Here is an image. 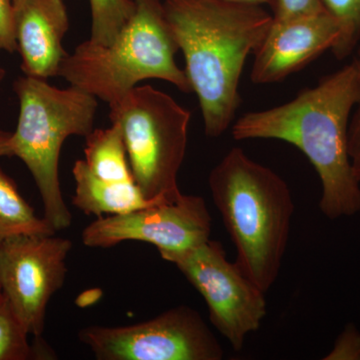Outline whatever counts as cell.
<instances>
[{"label": "cell", "instance_id": "obj_26", "mask_svg": "<svg viewBox=\"0 0 360 360\" xmlns=\"http://www.w3.org/2000/svg\"><path fill=\"white\" fill-rule=\"evenodd\" d=\"M1 296H2L1 290H0V297H1Z\"/></svg>", "mask_w": 360, "mask_h": 360}, {"label": "cell", "instance_id": "obj_21", "mask_svg": "<svg viewBox=\"0 0 360 360\" xmlns=\"http://www.w3.org/2000/svg\"><path fill=\"white\" fill-rule=\"evenodd\" d=\"M15 0H0V51H18L14 25Z\"/></svg>", "mask_w": 360, "mask_h": 360}, {"label": "cell", "instance_id": "obj_13", "mask_svg": "<svg viewBox=\"0 0 360 360\" xmlns=\"http://www.w3.org/2000/svg\"><path fill=\"white\" fill-rule=\"evenodd\" d=\"M75 194L72 203L84 214L103 217L104 214H124L161 203L167 198H146L135 181L112 182L99 179L84 160L75 161L72 168Z\"/></svg>", "mask_w": 360, "mask_h": 360}, {"label": "cell", "instance_id": "obj_17", "mask_svg": "<svg viewBox=\"0 0 360 360\" xmlns=\"http://www.w3.org/2000/svg\"><path fill=\"white\" fill-rule=\"evenodd\" d=\"M91 37L97 44H110L134 14V0H89Z\"/></svg>", "mask_w": 360, "mask_h": 360}, {"label": "cell", "instance_id": "obj_23", "mask_svg": "<svg viewBox=\"0 0 360 360\" xmlns=\"http://www.w3.org/2000/svg\"><path fill=\"white\" fill-rule=\"evenodd\" d=\"M11 132L0 129V158L11 156V153H9V139H11Z\"/></svg>", "mask_w": 360, "mask_h": 360}, {"label": "cell", "instance_id": "obj_16", "mask_svg": "<svg viewBox=\"0 0 360 360\" xmlns=\"http://www.w3.org/2000/svg\"><path fill=\"white\" fill-rule=\"evenodd\" d=\"M28 333L4 295L0 297V360L49 359L53 352L41 342L30 345Z\"/></svg>", "mask_w": 360, "mask_h": 360}, {"label": "cell", "instance_id": "obj_6", "mask_svg": "<svg viewBox=\"0 0 360 360\" xmlns=\"http://www.w3.org/2000/svg\"><path fill=\"white\" fill-rule=\"evenodd\" d=\"M112 124L122 130L135 184L149 198L174 201L187 148L191 113L150 85L135 86L110 104Z\"/></svg>", "mask_w": 360, "mask_h": 360}, {"label": "cell", "instance_id": "obj_8", "mask_svg": "<svg viewBox=\"0 0 360 360\" xmlns=\"http://www.w3.org/2000/svg\"><path fill=\"white\" fill-rule=\"evenodd\" d=\"M205 298L212 326L236 352L262 326L267 314L264 291L229 262L219 241H206L193 250L167 255Z\"/></svg>", "mask_w": 360, "mask_h": 360}, {"label": "cell", "instance_id": "obj_7", "mask_svg": "<svg viewBox=\"0 0 360 360\" xmlns=\"http://www.w3.org/2000/svg\"><path fill=\"white\" fill-rule=\"evenodd\" d=\"M78 338L98 360H221L219 341L195 309L172 307L124 326H92Z\"/></svg>", "mask_w": 360, "mask_h": 360}, {"label": "cell", "instance_id": "obj_9", "mask_svg": "<svg viewBox=\"0 0 360 360\" xmlns=\"http://www.w3.org/2000/svg\"><path fill=\"white\" fill-rule=\"evenodd\" d=\"M72 248L56 234H20L0 243V290L28 335L44 333L47 305L65 284Z\"/></svg>", "mask_w": 360, "mask_h": 360}, {"label": "cell", "instance_id": "obj_14", "mask_svg": "<svg viewBox=\"0 0 360 360\" xmlns=\"http://www.w3.org/2000/svg\"><path fill=\"white\" fill-rule=\"evenodd\" d=\"M85 139L84 160L96 176L112 182L134 181L122 130L117 125L94 129Z\"/></svg>", "mask_w": 360, "mask_h": 360}, {"label": "cell", "instance_id": "obj_5", "mask_svg": "<svg viewBox=\"0 0 360 360\" xmlns=\"http://www.w3.org/2000/svg\"><path fill=\"white\" fill-rule=\"evenodd\" d=\"M13 89L20 116L9 153L32 174L44 202V219L54 231H63L70 226L72 215L59 184L61 148L68 137H86L94 129L97 98L72 85L61 89L26 75L14 82Z\"/></svg>", "mask_w": 360, "mask_h": 360}, {"label": "cell", "instance_id": "obj_19", "mask_svg": "<svg viewBox=\"0 0 360 360\" xmlns=\"http://www.w3.org/2000/svg\"><path fill=\"white\" fill-rule=\"evenodd\" d=\"M355 51H356V56L352 61L356 66L357 73H359V98L352 112L349 127H348V155H349L355 179L360 182V44Z\"/></svg>", "mask_w": 360, "mask_h": 360}, {"label": "cell", "instance_id": "obj_12", "mask_svg": "<svg viewBox=\"0 0 360 360\" xmlns=\"http://www.w3.org/2000/svg\"><path fill=\"white\" fill-rule=\"evenodd\" d=\"M14 25L21 70L26 77H58L68 53L63 46L70 28L63 0H15Z\"/></svg>", "mask_w": 360, "mask_h": 360}, {"label": "cell", "instance_id": "obj_25", "mask_svg": "<svg viewBox=\"0 0 360 360\" xmlns=\"http://www.w3.org/2000/svg\"><path fill=\"white\" fill-rule=\"evenodd\" d=\"M6 77V70L4 68H0V84H1L2 79Z\"/></svg>", "mask_w": 360, "mask_h": 360}, {"label": "cell", "instance_id": "obj_18", "mask_svg": "<svg viewBox=\"0 0 360 360\" xmlns=\"http://www.w3.org/2000/svg\"><path fill=\"white\" fill-rule=\"evenodd\" d=\"M323 4L340 25V37L331 51L342 60L360 44V0H323Z\"/></svg>", "mask_w": 360, "mask_h": 360}, {"label": "cell", "instance_id": "obj_15", "mask_svg": "<svg viewBox=\"0 0 360 360\" xmlns=\"http://www.w3.org/2000/svg\"><path fill=\"white\" fill-rule=\"evenodd\" d=\"M51 225L37 217L18 186L0 168V243L20 234H56Z\"/></svg>", "mask_w": 360, "mask_h": 360}, {"label": "cell", "instance_id": "obj_22", "mask_svg": "<svg viewBox=\"0 0 360 360\" xmlns=\"http://www.w3.org/2000/svg\"><path fill=\"white\" fill-rule=\"evenodd\" d=\"M324 359H360V333L354 326L345 328L333 352Z\"/></svg>", "mask_w": 360, "mask_h": 360}, {"label": "cell", "instance_id": "obj_4", "mask_svg": "<svg viewBox=\"0 0 360 360\" xmlns=\"http://www.w3.org/2000/svg\"><path fill=\"white\" fill-rule=\"evenodd\" d=\"M135 11L108 45L86 40L68 54L59 77L108 104L146 79L169 82L193 92L186 71L175 61L179 51L161 0H134Z\"/></svg>", "mask_w": 360, "mask_h": 360}, {"label": "cell", "instance_id": "obj_20", "mask_svg": "<svg viewBox=\"0 0 360 360\" xmlns=\"http://www.w3.org/2000/svg\"><path fill=\"white\" fill-rule=\"evenodd\" d=\"M274 18L277 20H293L321 13L326 9L323 0H274Z\"/></svg>", "mask_w": 360, "mask_h": 360}, {"label": "cell", "instance_id": "obj_3", "mask_svg": "<svg viewBox=\"0 0 360 360\" xmlns=\"http://www.w3.org/2000/svg\"><path fill=\"white\" fill-rule=\"evenodd\" d=\"M208 186L236 248L241 271L264 293L278 278L295 213L285 180L240 148L212 168Z\"/></svg>", "mask_w": 360, "mask_h": 360}, {"label": "cell", "instance_id": "obj_1", "mask_svg": "<svg viewBox=\"0 0 360 360\" xmlns=\"http://www.w3.org/2000/svg\"><path fill=\"white\" fill-rule=\"evenodd\" d=\"M359 98L354 61L288 103L245 113L231 125L236 141L277 139L309 158L321 182L319 208L335 220L360 212V182L348 155V127Z\"/></svg>", "mask_w": 360, "mask_h": 360}, {"label": "cell", "instance_id": "obj_24", "mask_svg": "<svg viewBox=\"0 0 360 360\" xmlns=\"http://www.w3.org/2000/svg\"><path fill=\"white\" fill-rule=\"evenodd\" d=\"M225 1L234 2V4H248V6H262L264 4L274 6V0H225Z\"/></svg>", "mask_w": 360, "mask_h": 360}, {"label": "cell", "instance_id": "obj_11", "mask_svg": "<svg viewBox=\"0 0 360 360\" xmlns=\"http://www.w3.org/2000/svg\"><path fill=\"white\" fill-rule=\"evenodd\" d=\"M340 28L326 9L293 20H272L262 44L255 52L250 77L253 84L283 82L331 51Z\"/></svg>", "mask_w": 360, "mask_h": 360}, {"label": "cell", "instance_id": "obj_10", "mask_svg": "<svg viewBox=\"0 0 360 360\" xmlns=\"http://www.w3.org/2000/svg\"><path fill=\"white\" fill-rule=\"evenodd\" d=\"M212 219L201 196L180 194L174 201L124 214L99 217L85 227L89 248H112L135 240L155 245L161 257L193 250L210 240Z\"/></svg>", "mask_w": 360, "mask_h": 360}, {"label": "cell", "instance_id": "obj_2", "mask_svg": "<svg viewBox=\"0 0 360 360\" xmlns=\"http://www.w3.org/2000/svg\"><path fill=\"white\" fill-rule=\"evenodd\" d=\"M163 4L198 96L205 134L217 139L233 124L246 59L262 44L274 16L262 6L225 0H165Z\"/></svg>", "mask_w": 360, "mask_h": 360}]
</instances>
